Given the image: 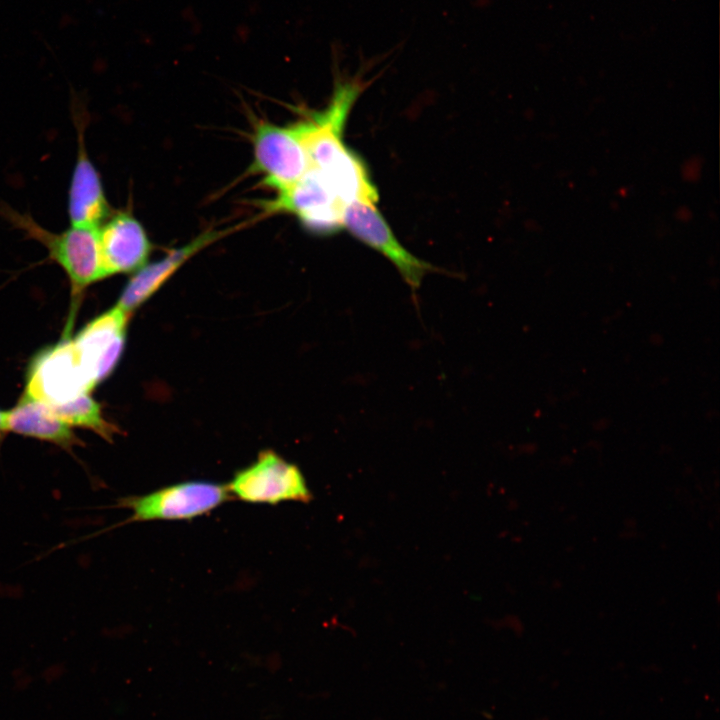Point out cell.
<instances>
[{"mask_svg":"<svg viewBox=\"0 0 720 720\" xmlns=\"http://www.w3.org/2000/svg\"><path fill=\"white\" fill-rule=\"evenodd\" d=\"M360 90L357 82H339L324 111L294 123L307 154V171L345 206L353 201L376 204L378 200L366 166L343 142L344 124Z\"/></svg>","mask_w":720,"mask_h":720,"instance_id":"6da1fadb","label":"cell"},{"mask_svg":"<svg viewBox=\"0 0 720 720\" xmlns=\"http://www.w3.org/2000/svg\"><path fill=\"white\" fill-rule=\"evenodd\" d=\"M0 216L23 232L26 239L40 243L48 259L59 265L69 278L72 297L78 301L91 284L105 278L99 251L97 228L70 225L61 232L41 226L28 213H21L0 202Z\"/></svg>","mask_w":720,"mask_h":720,"instance_id":"7a4b0ae2","label":"cell"},{"mask_svg":"<svg viewBox=\"0 0 720 720\" xmlns=\"http://www.w3.org/2000/svg\"><path fill=\"white\" fill-rule=\"evenodd\" d=\"M230 499L226 485L187 481L144 495L120 498L117 506L132 512L129 522L190 520L211 512Z\"/></svg>","mask_w":720,"mask_h":720,"instance_id":"3957f363","label":"cell"},{"mask_svg":"<svg viewBox=\"0 0 720 720\" xmlns=\"http://www.w3.org/2000/svg\"><path fill=\"white\" fill-rule=\"evenodd\" d=\"M232 498L257 504L284 501L307 503L312 494L300 469L274 451L266 450L257 460L238 471L226 485Z\"/></svg>","mask_w":720,"mask_h":720,"instance_id":"277c9868","label":"cell"},{"mask_svg":"<svg viewBox=\"0 0 720 720\" xmlns=\"http://www.w3.org/2000/svg\"><path fill=\"white\" fill-rule=\"evenodd\" d=\"M92 389L72 339L65 336L33 359L24 394L48 405H59L89 393Z\"/></svg>","mask_w":720,"mask_h":720,"instance_id":"5b68a950","label":"cell"},{"mask_svg":"<svg viewBox=\"0 0 720 720\" xmlns=\"http://www.w3.org/2000/svg\"><path fill=\"white\" fill-rule=\"evenodd\" d=\"M254 171L264 184L284 192L295 185L308 168L307 154L295 125L259 122L253 133Z\"/></svg>","mask_w":720,"mask_h":720,"instance_id":"8992f818","label":"cell"},{"mask_svg":"<svg viewBox=\"0 0 720 720\" xmlns=\"http://www.w3.org/2000/svg\"><path fill=\"white\" fill-rule=\"evenodd\" d=\"M342 224L358 240L385 256L413 290L418 289L426 273L434 269L399 242L374 203L353 201L347 204Z\"/></svg>","mask_w":720,"mask_h":720,"instance_id":"52a82bcc","label":"cell"},{"mask_svg":"<svg viewBox=\"0 0 720 720\" xmlns=\"http://www.w3.org/2000/svg\"><path fill=\"white\" fill-rule=\"evenodd\" d=\"M269 213H289L310 232L329 235L343 228L345 205L315 175L306 171L288 190L263 203Z\"/></svg>","mask_w":720,"mask_h":720,"instance_id":"ba28073f","label":"cell"},{"mask_svg":"<svg viewBox=\"0 0 720 720\" xmlns=\"http://www.w3.org/2000/svg\"><path fill=\"white\" fill-rule=\"evenodd\" d=\"M130 315L115 306L91 320L72 339L80 365L93 388L116 367Z\"/></svg>","mask_w":720,"mask_h":720,"instance_id":"9c48e42d","label":"cell"},{"mask_svg":"<svg viewBox=\"0 0 720 720\" xmlns=\"http://www.w3.org/2000/svg\"><path fill=\"white\" fill-rule=\"evenodd\" d=\"M73 120L77 133V151L68 188V219L72 226L97 228L111 210L101 176L87 152V117L80 109H74Z\"/></svg>","mask_w":720,"mask_h":720,"instance_id":"30bf717a","label":"cell"},{"mask_svg":"<svg viewBox=\"0 0 720 720\" xmlns=\"http://www.w3.org/2000/svg\"><path fill=\"white\" fill-rule=\"evenodd\" d=\"M97 233L105 278L136 272L146 265L151 243L142 224L130 212L110 213Z\"/></svg>","mask_w":720,"mask_h":720,"instance_id":"8fae6325","label":"cell"},{"mask_svg":"<svg viewBox=\"0 0 720 720\" xmlns=\"http://www.w3.org/2000/svg\"><path fill=\"white\" fill-rule=\"evenodd\" d=\"M222 235L220 231L204 232L182 247L170 251L162 259L144 265L126 284L116 306L131 314L190 257Z\"/></svg>","mask_w":720,"mask_h":720,"instance_id":"7c38bea8","label":"cell"},{"mask_svg":"<svg viewBox=\"0 0 720 720\" xmlns=\"http://www.w3.org/2000/svg\"><path fill=\"white\" fill-rule=\"evenodd\" d=\"M6 431L48 441L65 449L81 443L71 427L48 404L25 394L12 410L6 411Z\"/></svg>","mask_w":720,"mask_h":720,"instance_id":"4fadbf2b","label":"cell"},{"mask_svg":"<svg viewBox=\"0 0 720 720\" xmlns=\"http://www.w3.org/2000/svg\"><path fill=\"white\" fill-rule=\"evenodd\" d=\"M49 406L70 427L90 429L108 441H111L117 433L114 425L105 420L100 405L89 393H84L63 404Z\"/></svg>","mask_w":720,"mask_h":720,"instance_id":"5bb4252c","label":"cell"},{"mask_svg":"<svg viewBox=\"0 0 720 720\" xmlns=\"http://www.w3.org/2000/svg\"><path fill=\"white\" fill-rule=\"evenodd\" d=\"M6 431V411L0 410V432Z\"/></svg>","mask_w":720,"mask_h":720,"instance_id":"9a60e30c","label":"cell"}]
</instances>
